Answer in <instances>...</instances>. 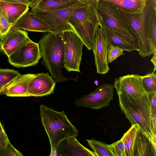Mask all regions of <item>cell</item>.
Listing matches in <instances>:
<instances>
[{
	"label": "cell",
	"instance_id": "cell-13",
	"mask_svg": "<svg viewBox=\"0 0 156 156\" xmlns=\"http://www.w3.org/2000/svg\"><path fill=\"white\" fill-rule=\"evenodd\" d=\"M56 82L48 73L36 74L28 85L30 96L41 97L54 93Z\"/></svg>",
	"mask_w": 156,
	"mask_h": 156
},
{
	"label": "cell",
	"instance_id": "cell-9",
	"mask_svg": "<svg viewBox=\"0 0 156 156\" xmlns=\"http://www.w3.org/2000/svg\"><path fill=\"white\" fill-rule=\"evenodd\" d=\"M8 57L10 64L20 68L36 65L42 56L38 43L28 37Z\"/></svg>",
	"mask_w": 156,
	"mask_h": 156
},
{
	"label": "cell",
	"instance_id": "cell-30",
	"mask_svg": "<svg viewBox=\"0 0 156 156\" xmlns=\"http://www.w3.org/2000/svg\"><path fill=\"white\" fill-rule=\"evenodd\" d=\"M12 27V25L0 13V38L7 33Z\"/></svg>",
	"mask_w": 156,
	"mask_h": 156
},
{
	"label": "cell",
	"instance_id": "cell-5",
	"mask_svg": "<svg viewBox=\"0 0 156 156\" xmlns=\"http://www.w3.org/2000/svg\"><path fill=\"white\" fill-rule=\"evenodd\" d=\"M100 23L108 27L139 50V42L131 26L115 5L102 0L95 4Z\"/></svg>",
	"mask_w": 156,
	"mask_h": 156
},
{
	"label": "cell",
	"instance_id": "cell-38",
	"mask_svg": "<svg viewBox=\"0 0 156 156\" xmlns=\"http://www.w3.org/2000/svg\"><path fill=\"white\" fill-rule=\"evenodd\" d=\"M94 83L97 85H98V81L97 80H95L94 82Z\"/></svg>",
	"mask_w": 156,
	"mask_h": 156
},
{
	"label": "cell",
	"instance_id": "cell-14",
	"mask_svg": "<svg viewBox=\"0 0 156 156\" xmlns=\"http://www.w3.org/2000/svg\"><path fill=\"white\" fill-rule=\"evenodd\" d=\"M28 37L26 31L12 27L0 38V50L8 57Z\"/></svg>",
	"mask_w": 156,
	"mask_h": 156
},
{
	"label": "cell",
	"instance_id": "cell-17",
	"mask_svg": "<svg viewBox=\"0 0 156 156\" xmlns=\"http://www.w3.org/2000/svg\"><path fill=\"white\" fill-rule=\"evenodd\" d=\"M35 75L31 73L20 75L5 87L2 93L9 97H29V84Z\"/></svg>",
	"mask_w": 156,
	"mask_h": 156
},
{
	"label": "cell",
	"instance_id": "cell-19",
	"mask_svg": "<svg viewBox=\"0 0 156 156\" xmlns=\"http://www.w3.org/2000/svg\"><path fill=\"white\" fill-rule=\"evenodd\" d=\"M29 7L26 4L0 0V13L7 19L12 27L19 19L28 11Z\"/></svg>",
	"mask_w": 156,
	"mask_h": 156
},
{
	"label": "cell",
	"instance_id": "cell-36",
	"mask_svg": "<svg viewBox=\"0 0 156 156\" xmlns=\"http://www.w3.org/2000/svg\"><path fill=\"white\" fill-rule=\"evenodd\" d=\"M151 61L154 65V71H155L156 69V53L153 54L152 58Z\"/></svg>",
	"mask_w": 156,
	"mask_h": 156
},
{
	"label": "cell",
	"instance_id": "cell-28",
	"mask_svg": "<svg viewBox=\"0 0 156 156\" xmlns=\"http://www.w3.org/2000/svg\"><path fill=\"white\" fill-rule=\"evenodd\" d=\"M108 48L107 54V64L112 62L119 56L124 55L123 50L116 47L109 45L108 43Z\"/></svg>",
	"mask_w": 156,
	"mask_h": 156
},
{
	"label": "cell",
	"instance_id": "cell-7",
	"mask_svg": "<svg viewBox=\"0 0 156 156\" xmlns=\"http://www.w3.org/2000/svg\"><path fill=\"white\" fill-rule=\"evenodd\" d=\"M61 35L64 47V68L69 72H80L83 43L73 30L64 31Z\"/></svg>",
	"mask_w": 156,
	"mask_h": 156
},
{
	"label": "cell",
	"instance_id": "cell-15",
	"mask_svg": "<svg viewBox=\"0 0 156 156\" xmlns=\"http://www.w3.org/2000/svg\"><path fill=\"white\" fill-rule=\"evenodd\" d=\"M56 152L57 156H97L94 151L84 147L74 136L62 141L56 149Z\"/></svg>",
	"mask_w": 156,
	"mask_h": 156
},
{
	"label": "cell",
	"instance_id": "cell-16",
	"mask_svg": "<svg viewBox=\"0 0 156 156\" xmlns=\"http://www.w3.org/2000/svg\"><path fill=\"white\" fill-rule=\"evenodd\" d=\"M12 27L30 31L44 33L50 32L51 30L49 25L45 21L28 11L19 19Z\"/></svg>",
	"mask_w": 156,
	"mask_h": 156
},
{
	"label": "cell",
	"instance_id": "cell-35",
	"mask_svg": "<svg viewBox=\"0 0 156 156\" xmlns=\"http://www.w3.org/2000/svg\"><path fill=\"white\" fill-rule=\"evenodd\" d=\"M80 2L86 5L94 4H95L98 0H78Z\"/></svg>",
	"mask_w": 156,
	"mask_h": 156
},
{
	"label": "cell",
	"instance_id": "cell-3",
	"mask_svg": "<svg viewBox=\"0 0 156 156\" xmlns=\"http://www.w3.org/2000/svg\"><path fill=\"white\" fill-rule=\"evenodd\" d=\"M38 43L42 57V63L55 82L72 80L63 73L64 47L61 34L47 32L43 35Z\"/></svg>",
	"mask_w": 156,
	"mask_h": 156
},
{
	"label": "cell",
	"instance_id": "cell-39",
	"mask_svg": "<svg viewBox=\"0 0 156 156\" xmlns=\"http://www.w3.org/2000/svg\"></svg>",
	"mask_w": 156,
	"mask_h": 156
},
{
	"label": "cell",
	"instance_id": "cell-22",
	"mask_svg": "<svg viewBox=\"0 0 156 156\" xmlns=\"http://www.w3.org/2000/svg\"><path fill=\"white\" fill-rule=\"evenodd\" d=\"M100 24L106 34L108 44L129 52L138 51L135 46L119 37L108 27Z\"/></svg>",
	"mask_w": 156,
	"mask_h": 156
},
{
	"label": "cell",
	"instance_id": "cell-24",
	"mask_svg": "<svg viewBox=\"0 0 156 156\" xmlns=\"http://www.w3.org/2000/svg\"><path fill=\"white\" fill-rule=\"evenodd\" d=\"M86 140L97 156H113L108 144L105 143L97 141L94 139Z\"/></svg>",
	"mask_w": 156,
	"mask_h": 156
},
{
	"label": "cell",
	"instance_id": "cell-33",
	"mask_svg": "<svg viewBox=\"0 0 156 156\" xmlns=\"http://www.w3.org/2000/svg\"><path fill=\"white\" fill-rule=\"evenodd\" d=\"M7 2L21 3L29 5V3L27 0H1Z\"/></svg>",
	"mask_w": 156,
	"mask_h": 156
},
{
	"label": "cell",
	"instance_id": "cell-1",
	"mask_svg": "<svg viewBox=\"0 0 156 156\" xmlns=\"http://www.w3.org/2000/svg\"><path fill=\"white\" fill-rule=\"evenodd\" d=\"M118 9L136 36L139 42V54L145 57L156 53L149 37L151 26L156 21V1L146 0L141 13H130Z\"/></svg>",
	"mask_w": 156,
	"mask_h": 156
},
{
	"label": "cell",
	"instance_id": "cell-18",
	"mask_svg": "<svg viewBox=\"0 0 156 156\" xmlns=\"http://www.w3.org/2000/svg\"><path fill=\"white\" fill-rule=\"evenodd\" d=\"M156 138H151L140 129L137 133L133 156H156Z\"/></svg>",
	"mask_w": 156,
	"mask_h": 156
},
{
	"label": "cell",
	"instance_id": "cell-8",
	"mask_svg": "<svg viewBox=\"0 0 156 156\" xmlns=\"http://www.w3.org/2000/svg\"><path fill=\"white\" fill-rule=\"evenodd\" d=\"M85 4L81 3L69 7L51 12L41 11L31 9V13L45 21L50 27V33L60 34L64 31L73 30L68 23L73 12Z\"/></svg>",
	"mask_w": 156,
	"mask_h": 156
},
{
	"label": "cell",
	"instance_id": "cell-29",
	"mask_svg": "<svg viewBox=\"0 0 156 156\" xmlns=\"http://www.w3.org/2000/svg\"><path fill=\"white\" fill-rule=\"evenodd\" d=\"M147 94L150 103L153 125L154 129L156 130V92Z\"/></svg>",
	"mask_w": 156,
	"mask_h": 156
},
{
	"label": "cell",
	"instance_id": "cell-21",
	"mask_svg": "<svg viewBox=\"0 0 156 156\" xmlns=\"http://www.w3.org/2000/svg\"><path fill=\"white\" fill-rule=\"evenodd\" d=\"M115 6L118 9L130 13L142 12L146 0H102Z\"/></svg>",
	"mask_w": 156,
	"mask_h": 156
},
{
	"label": "cell",
	"instance_id": "cell-10",
	"mask_svg": "<svg viewBox=\"0 0 156 156\" xmlns=\"http://www.w3.org/2000/svg\"><path fill=\"white\" fill-rule=\"evenodd\" d=\"M114 85L104 83L99 86L90 94L77 98L74 101L78 107H84L94 109H99L109 105L113 98Z\"/></svg>",
	"mask_w": 156,
	"mask_h": 156
},
{
	"label": "cell",
	"instance_id": "cell-12",
	"mask_svg": "<svg viewBox=\"0 0 156 156\" xmlns=\"http://www.w3.org/2000/svg\"><path fill=\"white\" fill-rule=\"evenodd\" d=\"M108 46L106 34L100 24L95 30L92 49L98 73L104 74L109 70L107 62Z\"/></svg>",
	"mask_w": 156,
	"mask_h": 156
},
{
	"label": "cell",
	"instance_id": "cell-2",
	"mask_svg": "<svg viewBox=\"0 0 156 156\" xmlns=\"http://www.w3.org/2000/svg\"><path fill=\"white\" fill-rule=\"evenodd\" d=\"M41 122L51 145L50 156H57L56 149L62 140L76 137L78 131L69 121L64 110L58 112L43 105L40 106Z\"/></svg>",
	"mask_w": 156,
	"mask_h": 156
},
{
	"label": "cell",
	"instance_id": "cell-27",
	"mask_svg": "<svg viewBox=\"0 0 156 156\" xmlns=\"http://www.w3.org/2000/svg\"><path fill=\"white\" fill-rule=\"evenodd\" d=\"M108 146L113 156H126L124 145L121 139Z\"/></svg>",
	"mask_w": 156,
	"mask_h": 156
},
{
	"label": "cell",
	"instance_id": "cell-40",
	"mask_svg": "<svg viewBox=\"0 0 156 156\" xmlns=\"http://www.w3.org/2000/svg\"><path fill=\"white\" fill-rule=\"evenodd\" d=\"M154 0L156 1V0Z\"/></svg>",
	"mask_w": 156,
	"mask_h": 156
},
{
	"label": "cell",
	"instance_id": "cell-20",
	"mask_svg": "<svg viewBox=\"0 0 156 156\" xmlns=\"http://www.w3.org/2000/svg\"><path fill=\"white\" fill-rule=\"evenodd\" d=\"M82 3L78 0H42L32 9L41 11L51 12Z\"/></svg>",
	"mask_w": 156,
	"mask_h": 156
},
{
	"label": "cell",
	"instance_id": "cell-6",
	"mask_svg": "<svg viewBox=\"0 0 156 156\" xmlns=\"http://www.w3.org/2000/svg\"><path fill=\"white\" fill-rule=\"evenodd\" d=\"M95 4L85 5L76 9L68 21L73 31L90 50L93 49L95 30L100 24Z\"/></svg>",
	"mask_w": 156,
	"mask_h": 156
},
{
	"label": "cell",
	"instance_id": "cell-26",
	"mask_svg": "<svg viewBox=\"0 0 156 156\" xmlns=\"http://www.w3.org/2000/svg\"><path fill=\"white\" fill-rule=\"evenodd\" d=\"M20 75L18 71L9 69H0V85L6 87Z\"/></svg>",
	"mask_w": 156,
	"mask_h": 156
},
{
	"label": "cell",
	"instance_id": "cell-11",
	"mask_svg": "<svg viewBox=\"0 0 156 156\" xmlns=\"http://www.w3.org/2000/svg\"><path fill=\"white\" fill-rule=\"evenodd\" d=\"M142 76L137 74H128L115 79L114 87L118 94L140 101L147 94L142 83Z\"/></svg>",
	"mask_w": 156,
	"mask_h": 156
},
{
	"label": "cell",
	"instance_id": "cell-32",
	"mask_svg": "<svg viewBox=\"0 0 156 156\" xmlns=\"http://www.w3.org/2000/svg\"><path fill=\"white\" fill-rule=\"evenodd\" d=\"M9 142L7 135L0 121V151L5 147Z\"/></svg>",
	"mask_w": 156,
	"mask_h": 156
},
{
	"label": "cell",
	"instance_id": "cell-37",
	"mask_svg": "<svg viewBox=\"0 0 156 156\" xmlns=\"http://www.w3.org/2000/svg\"><path fill=\"white\" fill-rule=\"evenodd\" d=\"M5 87L0 85V94L2 93Z\"/></svg>",
	"mask_w": 156,
	"mask_h": 156
},
{
	"label": "cell",
	"instance_id": "cell-4",
	"mask_svg": "<svg viewBox=\"0 0 156 156\" xmlns=\"http://www.w3.org/2000/svg\"><path fill=\"white\" fill-rule=\"evenodd\" d=\"M119 104L132 125H138L140 129L151 138H156V130L153 125L151 105L148 94L140 101L118 94Z\"/></svg>",
	"mask_w": 156,
	"mask_h": 156
},
{
	"label": "cell",
	"instance_id": "cell-31",
	"mask_svg": "<svg viewBox=\"0 0 156 156\" xmlns=\"http://www.w3.org/2000/svg\"><path fill=\"white\" fill-rule=\"evenodd\" d=\"M0 156H21L23 155L15 148L10 142L5 147L0 151Z\"/></svg>",
	"mask_w": 156,
	"mask_h": 156
},
{
	"label": "cell",
	"instance_id": "cell-23",
	"mask_svg": "<svg viewBox=\"0 0 156 156\" xmlns=\"http://www.w3.org/2000/svg\"><path fill=\"white\" fill-rule=\"evenodd\" d=\"M140 129V127L136 124L132 125L121 138L124 145L126 156H133L135 141Z\"/></svg>",
	"mask_w": 156,
	"mask_h": 156
},
{
	"label": "cell",
	"instance_id": "cell-34",
	"mask_svg": "<svg viewBox=\"0 0 156 156\" xmlns=\"http://www.w3.org/2000/svg\"><path fill=\"white\" fill-rule=\"evenodd\" d=\"M42 0H27L29 3V6L31 8L36 6Z\"/></svg>",
	"mask_w": 156,
	"mask_h": 156
},
{
	"label": "cell",
	"instance_id": "cell-25",
	"mask_svg": "<svg viewBox=\"0 0 156 156\" xmlns=\"http://www.w3.org/2000/svg\"><path fill=\"white\" fill-rule=\"evenodd\" d=\"M142 83L147 94L156 92V74L155 71L142 76Z\"/></svg>",
	"mask_w": 156,
	"mask_h": 156
}]
</instances>
